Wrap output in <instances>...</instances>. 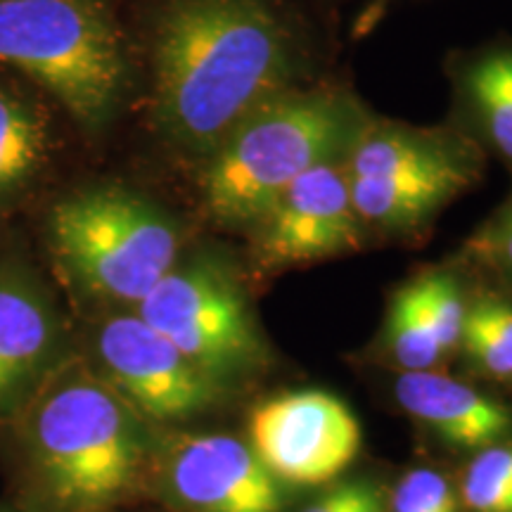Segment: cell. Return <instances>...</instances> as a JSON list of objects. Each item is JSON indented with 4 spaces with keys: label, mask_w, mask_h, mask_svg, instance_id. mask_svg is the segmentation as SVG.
Instances as JSON below:
<instances>
[{
    "label": "cell",
    "mask_w": 512,
    "mask_h": 512,
    "mask_svg": "<svg viewBox=\"0 0 512 512\" xmlns=\"http://www.w3.org/2000/svg\"><path fill=\"white\" fill-rule=\"evenodd\" d=\"M155 121L207 159L249 114L299 79L294 38L266 0H169L152 38Z\"/></svg>",
    "instance_id": "obj_1"
},
{
    "label": "cell",
    "mask_w": 512,
    "mask_h": 512,
    "mask_svg": "<svg viewBox=\"0 0 512 512\" xmlns=\"http://www.w3.org/2000/svg\"><path fill=\"white\" fill-rule=\"evenodd\" d=\"M368 112L339 91H287L235 126L204 159L209 214L230 226L256 223L275 197L313 166L347 159Z\"/></svg>",
    "instance_id": "obj_2"
},
{
    "label": "cell",
    "mask_w": 512,
    "mask_h": 512,
    "mask_svg": "<svg viewBox=\"0 0 512 512\" xmlns=\"http://www.w3.org/2000/svg\"><path fill=\"white\" fill-rule=\"evenodd\" d=\"M0 64L53 95L91 136L117 117L131 79L100 0H0Z\"/></svg>",
    "instance_id": "obj_3"
},
{
    "label": "cell",
    "mask_w": 512,
    "mask_h": 512,
    "mask_svg": "<svg viewBox=\"0 0 512 512\" xmlns=\"http://www.w3.org/2000/svg\"><path fill=\"white\" fill-rule=\"evenodd\" d=\"M29 444L48 494L72 510L114 503L143 463V441L126 403L81 375L41 396L29 420Z\"/></svg>",
    "instance_id": "obj_4"
},
{
    "label": "cell",
    "mask_w": 512,
    "mask_h": 512,
    "mask_svg": "<svg viewBox=\"0 0 512 512\" xmlns=\"http://www.w3.org/2000/svg\"><path fill=\"white\" fill-rule=\"evenodd\" d=\"M48 240L74 283L136 306L178 264V230L155 204L121 185H98L50 209Z\"/></svg>",
    "instance_id": "obj_5"
},
{
    "label": "cell",
    "mask_w": 512,
    "mask_h": 512,
    "mask_svg": "<svg viewBox=\"0 0 512 512\" xmlns=\"http://www.w3.org/2000/svg\"><path fill=\"white\" fill-rule=\"evenodd\" d=\"M484 152L460 128L432 131L368 121L344 159L358 219L380 228H413L472 188Z\"/></svg>",
    "instance_id": "obj_6"
},
{
    "label": "cell",
    "mask_w": 512,
    "mask_h": 512,
    "mask_svg": "<svg viewBox=\"0 0 512 512\" xmlns=\"http://www.w3.org/2000/svg\"><path fill=\"white\" fill-rule=\"evenodd\" d=\"M136 313L209 377L249 366L259 351L245 294L216 259L176 264Z\"/></svg>",
    "instance_id": "obj_7"
},
{
    "label": "cell",
    "mask_w": 512,
    "mask_h": 512,
    "mask_svg": "<svg viewBox=\"0 0 512 512\" xmlns=\"http://www.w3.org/2000/svg\"><path fill=\"white\" fill-rule=\"evenodd\" d=\"M252 451L273 477L325 484L354 463L361 425L347 403L328 392H292L254 408Z\"/></svg>",
    "instance_id": "obj_8"
},
{
    "label": "cell",
    "mask_w": 512,
    "mask_h": 512,
    "mask_svg": "<svg viewBox=\"0 0 512 512\" xmlns=\"http://www.w3.org/2000/svg\"><path fill=\"white\" fill-rule=\"evenodd\" d=\"M95 344L102 368L119 394L150 418H190L216 399L214 377L185 358L138 313L107 320Z\"/></svg>",
    "instance_id": "obj_9"
},
{
    "label": "cell",
    "mask_w": 512,
    "mask_h": 512,
    "mask_svg": "<svg viewBox=\"0 0 512 512\" xmlns=\"http://www.w3.org/2000/svg\"><path fill=\"white\" fill-rule=\"evenodd\" d=\"M256 223V249L268 268L309 264L358 247L361 219L351 202L344 159L299 176Z\"/></svg>",
    "instance_id": "obj_10"
},
{
    "label": "cell",
    "mask_w": 512,
    "mask_h": 512,
    "mask_svg": "<svg viewBox=\"0 0 512 512\" xmlns=\"http://www.w3.org/2000/svg\"><path fill=\"white\" fill-rule=\"evenodd\" d=\"M166 479L171 494L195 512H280L275 477L252 448L226 434L181 441Z\"/></svg>",
    "instance_id": "obj_11"
},
{
    "label": "cell",
    "mask_w": 512,
    "mask_h": 512,
    "mask_svg": "<svg viewBox=\"0 0 512 512\" xmlns=\"http://www.w3.org/2000/svg\"><path fill=\"white\" fill-rule=\"evenodd\" d=\"M396 399L451 446L482 451L512 439V408L448 375L403 373L396 380Z\"/></svg>",
    "instance_id": "obj_12"
},
{
    "label": "cell",
    "mask_w": 512,
    "mask_h": 512,
    "mask_svg": "<svg viewBox=\"0 0 512 512\" xmlns=\"http://www.w3.org/2000/svg\"><path fill=\"white\" fill-rule=\"evenodd\" d=\"M50 302L24 275L0 273V413L31 392L57 349Z\"/></svg>",
    "instance_id": "obj_13"
},
{
    "label": "cell",
    "mask_w": 512,
    "mask_h": 512,
    "mask_svg": "<svg viewBox=\"0 0 512 512\" xmlns=\"http://www.w3.org/2000/svg\"><path fill=\"white\" fill-rule=\"evenodd\" d=\"M458 128L512 171V41H496L460 57Z\"/></svg>",
    "instance_id": "obj_14"
},
{
    "label": "cell",
    "mask_w": 512,
    "mask_h": 512,
    "mask_svg": "<svg viewBox=\"0 0 512 512\" xmlns=\"http://www.w3.org/2000/svg\"><path fill=\"white\" fill-rule=\"evenodd\" d=\"M50 121L36 102L0 86V202L22 192L48 162Z\"/></svg>",
    "instance_id": "obj_15"
},
{
    "label": "cell",
    "mask_w": 512,
    "mask_h": 512,
    "mask_svg": "<svg viewBox=\"0 0 512 512\" xmlns=\"http://www.w3.org/2000/svg\"><path fill=\"white\" fill-rule=\"evenodd\" d=\"M460 347L479 373L512 384V290L486 287L467 304Z\"/></svg>",
    "instance_id": "obj_16"
},
{
    "label": "cell",
    "mask_w": 512,
    "mask_h": 512,
    "mask_svg": "<svg viewBox=\"0 0 512 512\" xmlns=\"http://www.w3.org/2000/svg\"><path fill=\"white\" fill-rule=\"evenodd\" d=\"M387 344L396 363L403 366L406 373L432 370L434 363L441 356H446L437 339V332H434L418 297H415L411 283L396 292L392 306H389Z\"/></svg>",
    "instance_id": "obj_17"
},
{
    "label": "cell",
    "mask_w": 512,
    "mask_h": 512,
    "mask_svg": "<svg viewBox=\"0 0 512 512\" xmlns=\"http://www.w3.org/2000/svg\"><path fill=\"white\" fill-rule=\"evenodd\" d=\"M460 496L470 512H512V439L477 451Z\"/></svg>",
    "instance_id": "obj_18"
},
{
    "label": "cell",
    "mask_w": 512,
    "mask_h": 512,
    "mask_svg": "<svg viewBox=\"0 0 512 512\" xmlns=\"http://www.w3.org/2000/svg\"><path fill=\"white\" fill-rule=\"evenodd\" d=\"M411 287L427 320L437 332L444 354L456 351L463 339L467 304H470V297H465L458 278H453L451 273H430L413 280Z\"/></svg>",
    "instance_id": "obj_19"
},
{
    "label": "cell",
    "mask_w": 512,
    "mask_h": 512,
    "mask_svg": "<svg viewBox=\"0 0 512 512\" xmlns=\"http://www.w3.org/2000/svg\"><path fill=\"white\" fill-rule=\"evenodd\" d=\"M467 252L496 285L512 290V192L477 230Z\"/></svg>",
    "instance_id": "obj_20"
},
{
    "label": "cell",
    "mask_w": 512,
    "mask_h": 512,
    "mask_svg": "<svg viewBox=\"0 0 512 512\" xmlns=\"http://www.w3.org/2000/svg\"><path fill=\"white\" fill-rule=\"evenodd\" d=\"M392 512H458V498L441 472L415 467L396 484Z\"/></svg>",
    "instance_id": "obj_21"
},
{
    "label": "cell",
    "mask_w": 512,
    "mask_h": 512,
    "mask_svg": "<svg viewBox=\"0 0 512 512\" xmlns=\"http://www.w3.org/2000/svg\"><path fill=\"white\" fill-rule=\"evenodd\" d=\"M304 512H384V508L377 486L354 482L337 486Z\"/></svg>",
    "instance_id": "obj_22"
},
{
    "label": "cell",
    "mask_w": 512,
    "mask_h": 512,
    "mask_svg": "<svg viewBox=\"0 0 512 512\" xmlns=\"http://www.w3.org/2000/svg\"><path fill=\"white\" fill-rule=\"evenodd\" d=\"M0 512H22V510H8V508H3Z\"/></svg>",
    "instance_id": "obj_23"
}]
</instances>
